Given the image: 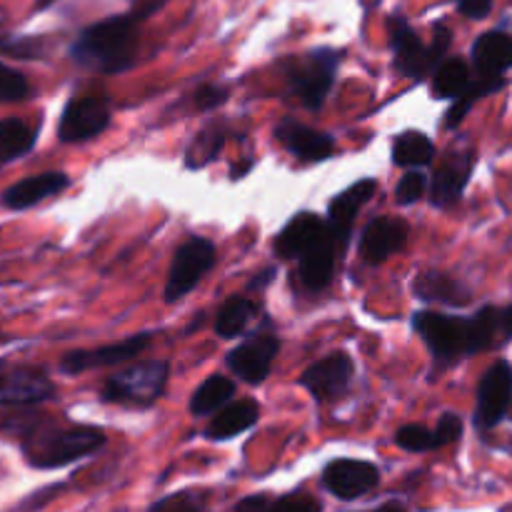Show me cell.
I'll return each instance as SVG.
<instances>
[{
	"label": "cell",
	"mask_w": 512,
	"mask_h": 512,
	"mask_svg": "<svg viewBox=\"0 0 512 512\" xmlns=\"http://www.w3.org/2000/svg\"><path fill=\"white\" fill-rule=\"evenodd\" d=\"M413 328L423 335L435 365L450 368L468 355L493 348L495 338L503 330V313L495 308H483L475 318H458V315L423 310L415 313Z\"/></svg>",
	"instance_id": "cell-1"
},
{
	"label": "cell",
	"mask_w": 512,
	"mask_h": 512,
	"mask_svg": "<svg viewBox=\"0 0 512 512\" xmlns=\"http://www.w3.org/2000/svg\"><path fill=\"white\" fill-rule=\"evenodd\" d=\"M138 23L133 13L88 25L70 45V58L105 75L125 73L138 60Z\"/></svg>",
	"instance_id": "cell-2"
},
{
	"label": "cell",
	"mask_w": 512,
	"mask_h": 512,
	"mask_svg": "<svg viewBox=\"0 0 512 512\" xmlns=\"http://www.w3.org/2000/svg\"><path fill=\"white\" fill-rule=\"evenodd\" d=\"M105 445V433L90 425L55 428V425H28L23 430V453L33 468L53 470L75 463Z\"/></svg>",
	"instance_id": "cell-3"
},
{
	"label": "cell",
	"mask_w": 512,
	"mask_h": 512,
	"mask_svg": "<svg viewBox=\"0 0 512 512\" xmlns=\"http://www.w3.org/2000/svg\"><path fill=\"white\" fill-rule=\"evenodd\" d=\"M340 60H343V53L333 48H318L305 55L285 58L280 63V70L288 80V93L298 98L308 110L323 108L335 83Z\"/></svg>",
	"instance_id": "cell-4"
},
{
	"label": "cell",
	"mask_w": 512,
	"mask_h": 512,
	"mask_svg": "<svg viewBox=\"0 0 512 512\" xmlns=\"http://www.w3.org/2000/svg\"><path fill=\"white\" fill-rule=\"evenodd\" d=\"M450 40H453L450 30L445 25H435L433 43L425 45L403 18H390V48L395 55V68L405 78L423 80L435 73L448 53Z\"/></svg>",
	"instance_id": "cell-5"
},
{
	"label": "cell",
	"mask_w": 512,
	"mask_h": 512,
	"mask_svg": "<svg viewBox=\"0 0 512 512\" xmlns=\"http://www.w3.org/2000/svg\"><path fill=\"white\" fill-rule=\"evenodd\" d=\"M165 383H168V363L145 360L105 380L100 400L118 405H153L163 395Z\"/></svg>",
	"instance_id": "cell-6"
},
{
	"label": "cell",
	"mask_w": 512,
	"mask_h": 512,
	"mask_svg": "<svg viewBox=\"0 0 512 512\" xmlns=\"http://www.w3.org/2000/svg\"><path fill=\"white\" fill-rule=\"evenodd\" d=\"M215 260H218V253H215V245L210 240L190 238L188 243L180 245L173 255V263H170L165 300L168 303L183 300L203 280V275L213 268Z\"/></svg>",
	"instance_id": "cell-7"
},
{
	"label": "cell",
	"mask_w": 512,
	"mask_h": 512,
	"mask_svg": "<svg viewBox=\"0 0 512 512\" xmlns=\"http://www.w3.org/2000/svg\"><path fill=\"white\" fill-rule=\"evenodd\" d=\"M110 125V100L105 95H80L65 105L58 123L63 143H80L103 133Z\"/></svg>",
	"instance_id": "cell-8"
},
{
	"label": "cell",
	"mask_w": 512,
	"mask_h": 512,
	"mask_svg": "<svg viewBox=\"0 0 512 512\" xmlns=\"http://www.w3.org/2000/svg\"><path fill=\"white\" fill-rule=\"evenodd\" d=\"M150 343H153V335L138 333L128 340H120V343L103 345V348L73 350V353H68L63 360H60V373L83 375L95 368H113V365L128 363V360L138 358L143 350L150 348Z\"/></svg>",
	"instance_id": "cell-9"
},
{
	"label": "cell",
	"mask_w": 512,
	"mask_h": 512,
	"mask_svg": "<svg viewBox=\"0 0 512 512\" xmlns=\"http://www.w3.org/2000/svg\"><path fill=\"white\" fill-rule=\"evenodd\" d=\"M53 395L55 385L45 370L28 365L0 370V408H30L45 403Z\"/></svg>",
	"instance_id": "cell-10"
},
{
	"label": "cell",
	"mask_w": 512,
	"mask_h": 512,
	"mask_svg": "<svg viewBox=\"0 0 512 512\" xmlns=\"http://www.w3.org/2000/svg\"><path fill=\"white\" fill-rule=\"evenodd\" d=\"M512 403V365L498 360L478 385V405H475V425L490 430L508 415Z\"/></svg>",
	"instance_id": "cell-11"
},
{
	"label": "cell",
	"mask_w": 512,
	"mask_h": 512,
	"mask_svg": "<svg viewBox=\"0 0 512 512\" xmlns=\"http://www.w3.org/2000/svg\"><path fill=\"white\" fill-rule=\"evenodd\" d=\"M278 353L280 340L275 335L255 333L253 338H248L238 348L230 350L228 368L245 383L258 385L270 375V368H273V360L278 358Z\"/></svg>",
	"instance_id": "cell-12"
},
{
	"label": "cell",
	"mask_w": 512,
	"mask_h": 512,
	"mask_svg": "<svg viewBox=\"0 0 512 512\" xmlns=\"http://www.w3.org/2000/svg\"><path fill=\"white\" fill-rule=\"evenodd\" d=\"M353 373L355 365L353 360H350V355L333 353L328 355V358L310 365V368L300 375V385H303L315 400L328 403V400H338L340 395L348 390Z\"/></svg>",
	"instance_id": "cell-13"
},
{
	"label": "cell",
	"mask_w": 512,
	"mask_h": 512,
	"mask_svg": "<svg viewBox=\"0 0 512 512\" xmlns=\"http://www.w3.org/2000/svg\"><path fill=\"white\" fill-rule=\"evenodd\" d=\"M375 190H378V183H375L373 178H365L360 180V183L350 185L348 190H343L338 198H333L325 223H328L330 238L335 240L338 250H343L345 245H348L350 233H353L355 215L373 200Z\"/></svg>",
	"instance_id": "cell-14"
},
{
	"label": "cell",
	"mask_w": 512,
	"mask_h": 512,
	"mask_svg": "<svg viewBox=\"0 0 512 512\" xmlns=\"http://www.w3.org/2000/svg\"><path fill=\"white\" fill-rule=\"evenodd\" d=\"M275 138L283 143L285 150L305 163H318L328 160L335 153V140L323 130H315L310 125L298 123L295 118H283L275 125Z\"/></svg>",
	"instance_id": "cell-15"
},
{
	"label": "cell",
	"mask_w": 512,
	"mask_h": 512,
	"mask_svg": "<svg viewBox=\"0 0 512 512\" xmlns=\"http://www.w3.org/2000/svg\"><path fill=\"white\" fill-rule=\"evenodd\" d=\"M323 483L340 500H355L380 483V473L375 465L363 463V460H333L325 468Z\"/></svg>",
	"instance_id": "cell-16"
},
{
	"label": "cell",
	"mask_w": 512,
	"mask_h": 512,
	"mask_svg": "<svg viewBox=\"0 0 512 512\" xmlns=\"http://www.w3.org/2000/svg\"><path fill=\"white\" fill-rule=\"evenodd\" d=\"M408 243V223L400 218H375L365 225L360 238V255L365 263H385L390 255L400 253Z\"/></svg>",
	"instance_id": "cell-17"
},
{
	"label": "cell",
	"mask_w": 512,
	"mask_h": 512,
	"mask_svg": "<svg viewBox=\"0 0 512 512\" xmlns=\"http://www.w3.org/2000/svg\"><path fill=\"white\" fill-rule=\"evenodd\" d=\"M70 185V178L65 173H58V170H48V173L28 175V178L18 180L10 188L3 190L0 195V205L8 210H28L35 208L43 200L55 198V195L63 193Z\"/></svg>",
	"instance_id": "cell-18"
},
{
	"label": "cell",
	"mask_w": 512,
	"mask_h": 512,
	"mask_svg": "<svg viewBox=\"0 0 512 512\" xmlns=\"http://www.w3.org/2000/svg\"><path fill=\"white\" fill-rule=\"evenodd\" d=\"M473 165V153H465V150L450 153L438 168V173H435L433 188H430V203L435 208H450V205L458 203L463 198V190L468 185L470 175H473Z\"/></svg>",
	"instance_id": "cell-19"
},
{
	"label": "cell",
	"mask_w": 512,
	"mask_h": 512,
	"mask_svg": "<svg viewBox=\"0 0 512 512\" xmlns=\"http://www.w3.org/2000/svg\"><path fill=\"white\" fill-rule=\"evenodd\" d=\"M328 223L323 218H318L315 213H298L288 225L283 228V233L275 240V253L280 258H300V255L308 253L313 245H318L320 240L328 235Z\"/></svg>",
	"instance_id": "cell-20"
},
{
	"label": "cell",
	"mask_w": 512,
	"mask_h": 512,
	"mask_svg": "<svg viewBox=\"0 0 512 512\" xmlns=\"http://www.w3.org/2000/svg\"><path fill=\"white\" fill-rule=\"evenodd\" d=\"M473 65L478 75H503L512 68V35L490 30L473 45Z\"/></svg>",
	"instance_id": "cell-21"
},
{
	"label": "cell",
	"mask_w": 512,
	"mask_h": 512,
	"mask_svg": "<svg viewBox=\"0 0 512 512\" xmlns=\"http://www.w3.org/2000/svg\"><path fill=\"white\" fill-rule=\"evenodd\" d=\"M413 288L415 295L425 303H443L460 308V305H468L473 300V293L460 280H455L448 273H438V270H428V273L418 275Z\"/></svg>",
	"instance_id": "cell-22"
},
{
	"label": "cell",
	"mask_w": 512,
	"mask_h": 512,
	"mask_svg": "<svg viewBox=\"0 0 512 512\" xmlns=\"http://www.w3.org/2000/svg\"><path fill=\"white\" fill-rule=\"evenodd\" d=\"M335 253H338V245H335V240L330 238L328 233L318 245H313L308 253L300 255V280H303L305 288H328L335 273Z\"/></svg>",
	"instance_id": "cell-23"
},
{
	"label": "cell",
	"mask_w": 512,
	"mask_h": 512,
	"mask_svg": "<svg viewBox=\"0 0 512 512\" xmlns=\"http://www.w3.org/2000/svg\"><path fill=\"white\" fill-rule=\"evenodd\" d=\"M260 418V408L255 400H238L233 405H225L223 410H218L213 420H210L208 435L210 440H230L235 435L245 433V430L253 428Z\"/></svg>",
	"instance_id": "cell-24"
},
{
	"label": "cell",
	"mask_w": 512,
	"mask_h": 512,
	"mask_svg": "<svg viewBox=\"0 0 512 512\" xmlns=\"http://www.w3.org/2000/svg\"><path fill=\"white\" fill-rule=\"evenodd\" d=\"M35 143H38V128L20 118L0 120V163L23 158L35 148Z\"/></svg>",
	"instance_id": "cell-25"
},
{
	"label": "cell",
	"mask_w": 512,
	"mask_h": 512,
	"mask_svg": "<svg viewBox=\"0 0 512 512\" xmlns=\"http://www.w3.org/2000/svg\"><path fill=\"white\" fill-rule=\"evenodd\" d=\"M235 395V383L225 375H210L203 385L190 398V413L203 418V415H213L223 410Z\"/></svg>",
	"instance_id": "cell-26"
},
{
	"label": "cell",
	"mask_w": 512,
	"mask_h": 512,
	"mask_svg": "<svg viewBox=\"0 0 512 512\" xmlns=\"http://www.w3.org/2000/svg\"><path fill=\"white\" fill-rule=\"evenodd\" d=\"M435 158V143L420 130H405L393 143V163L400 168H420Z\"/></svg>",
	"instance_id": "cell-27"
},
{
	"label": "cell",
	"mask_w": 512,
	"mask_h": 512,
	"mask_svg": "<svg viewBox=\"0 0 512 512\" xmlns=\"http://www.w3.org/2000/svg\"><path fill=\"white\" fill-rule=\"evenodd\" d=\"M258 313L253 300L243 298V295H235L230 298L223 308L218 310V320H215V330H218L220 338H238L243 335V330L248 328V323L253 320V315Z\"/></svg>",
	"instance_id": "cell-28"
},
{
	"label": "cell",
	"mask_w": 512,
	"mask_h": 512,
	"mask_svg": "<svg viewBox=\"0 0 512 512\" xmlns=\"http://www.w3.org/2000/svg\"><path fill=\"white\" fill-rule=\"evenodd\" d=\"M433 78V95L435 98H460L468 90L473 73L460 58L445 60L438 65Z\"/></svg>",
	"instance_id": "cell-29"
},
{
	"label": "cell",
	"mask_w": 512,
	"mask_h": 512,
	"mask_svg": "<svg viewBox=\"0 0 512 512\" xmlns=\"http://www.w3.org/2000/svg\"><path fill=\"white\" fill-rule=\"evenodd\" d=\"M223 145H225L223 128L210 125V128L200 130V133L193 138V143L188 145V150H185V165H188L190 170L205 168V165L213 163V160L218 158Z\"/></svg>",
	"instance_id": "cell-30"
},
{
	"label": "cell",
	"mask_w": 512,
	"mask_h": 512,
	"mask_svg": "<svg viewBox=\"0 0 512 512\" xmlns=\"http://www.w3.org/2000/svg\"><path fill=\"white\" fill-rule=\"evenodd\" d=\"M45 53H48V45H45L43 38L0 33V55H10V58L20 60H38L45 58Z\"/></svg>",
	"instance_id": "cell-31"
},
{
	"label": "cell",
	"mask_w": 512,
	"mask_h": 512,
	"mask_svg": "<svg viewBox=\"0 0 512 512\" xmlns=\"http://www.w3.org/2000/svg\"><path fill=\"white\" fill-rule=\"evenodd\" d=\"M30 93H33V85L28 83V78L20 70L0 63V103H18V100L30 98Z\"/></svg>",
	"instance_id": "cell-32"
},
{
	"label": "cell",
	"mask_w": 512,
	"mask_h": 512,
	"mask_svg": "<svg viewBox=\"0 0 512 512\" xmlns=\"http://www.w3.org/2000/svg\"><path fill=\"white\" fill-rule=\"evenodd\" d=\"M395 443L408 453H425V450H435V435L423 425H403L395 433Z\"/></svg>",
	"instance_id": "cell-33"
},
{
	"label": "cell",
	"mask_w": 512,
	"mask_h": 512,
	"mask_svg": "<svg viewBox=\"0 0 512 512\" xmlns=\"http://www.w3.org/2000/svg\"><path fill=\"white\" fill-rule=\"evenodd\" d=\"M425 188H428V175L420 173V170H410L400 178L398 188H395V200H398V205H413L423 198Z\"/></svg>",
	"instance_id": "cell-34"
},
{
	"label": "cell",
	"mask_w": 512,
	"mask_h": 512,
	"mask_svg": "<svg viewBox=\"0 0 512 512\" xmlns=\"http://www.w3.org/2000/svg\"><path fill=\"white\" fill-rule=\"evenodd\" d=\"M268 512H320V503L305 493H293L275 500Z\"/></svg>",
	"instance_id": "cell-35"
},
{
	"label": "cell",
	"mask_w": 512,
	"mask_h": 512,
	"mask_svg": "<svg viewBox=\"0 0 512 512\" xmlns=\"http://www.w3.org/2000/svg\"><path fill=\"white\" fill-rule=\"evenodd\" d=\"M460 433H463V420H460V415L445 413L443 418H440L438 428L433 430L435 448H443V445L455 443V440L460 438Z\"/></svg>",
	"instance_id": "cell-36"
},
{
	"label": "cell",
	"mask_w": 512,
	"mask_h": 512,
	"mask_svg": "<svg viewBox=\"0 0 512 512\" xmlns=\"http://www.w3.org/2000/svg\"><path fill=\"white\" fill-rule=\"evenodd\" d=\"M225 100H228V88H223V85L208 83L195 90V105L200 110H213L218 105H223Z\"/></svg>",
	"instance_id": "cell-37"
},
{
	"label": "cell",
	"mask_w": 512,
	"mask_h": 512,
	"mask_svg": "<svg viewBox=\"0 0 512 512\" xmlns=\"http://www.w3.org/2000/svg\"><path fill=\"white\" fill-rule=\"evenodd\" d=\"M455 3H458L460 13L473 20L485 18L490 13V8H493V0H455Z\"/></svg>",
	"instance_id": "cell-38"
},
{
	"label": "cell",
	"mask_w": 512,
	"mask_h": 512,
	"mask_svg": "<svg viewBox=\"0 0 512 512\" xmlns=\"http://www.w3.org/2000/svg\"><path fill=\"white\" fill-rule=\"evenodd\" d=\"M270 505H273V500L268 495H250V498L240 500L235 512H268Z\"/></svg>",
	"instance_id": "cell-39"
},
{
	"label": "cell",
	"mask_w": 512,
	"mask_h": 512,
	"mask_svg": "<svg viewBox=\"0 0 512 512\" xmlns=\"http://www.w3.org/2000/svg\"><path fill=\"white\" fill-rule=\"evenodd\" d=\"M153 512H198V510H195V505L190 503L188 498H170L165 500V503H160Z\"/></svg>",
	"instance_id": "cell-40"
},
{
	"label": "cell",
	"mask_w": 512,
	"mask_h": 512,
	"mask_svg": "<svg viewBox=\"0 0 512 512\" xmlns=\"http://www.w3.org/2000/svg\"><path fill=\"white\" fill-rule=\"evenodd\" d=\"M275 278V270L273 268H268V270H263V273L260 275H255L253 280H250V285H248V290H263L265 285L270 283V280Z\"/></svg>",
	"instance_id": "cell-41"
},
{
	"label": "cell",
	"mask_w": 512,
	"mask_h": 512,
	"mask_svg": "<svg viewBox=\"0 0 512 512\" xmlns=\"http://www.w3.org/2000/svg\"><path fill=\"white\" fill-rule=\"evenodd\" d=\"M503 333L512 338V305L508 310H503Z\"/></svg>",
	"instance_id": "cell-42"
},
{
	"label": "cell",
	"mask_w": 512,
	"mask_h": 512,
	"mask_svg": "<svg viewBox=\"0 0 512 512\" xmlns=\"http://www.w3.org/2000/svg\"><path fill=\"white\" fill-rule=\"evenodd\" d=\"M375 512H405V508H403V505H398V503H390V505H385V508H380Z\"/></svg>",
	"instance_id": "cell-43"
},
{
	"label": "cell",
	"mask_w": 512,
	"mask_h": 512,
	"mask_svg": "<svg viewBox=\"0 0 512 512\" xmlns=\"http://www.w3.org/2000/svg\"><path fill=\"white\" fill-rule=\"evenodd\" d=\"M53 3L55 0H38V3H35V10H45V8H50Z\"/></svg>",
	"instance_id": "cell-44"
}]
</instances>
